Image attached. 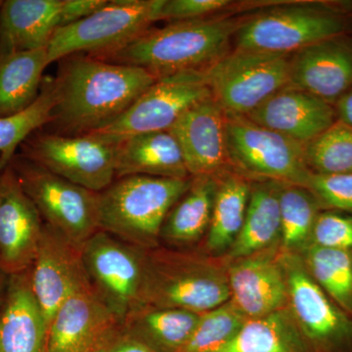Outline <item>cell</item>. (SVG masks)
Instances as JSON below:
<instances>
[{
  "mask_svg": "<svg viewBox=\"0 0 352 352\" xmlns=\"http://www.w3.org/2000/svg\"><path fill=\"white\" fill-rule=\"evenodd\" d=\"M63 60L54 80L56 104L50 122L72 136L108 126L157 80L139 67L89 55Z\"/></svg>",
  "mask_w": 352,
  "mask_h": 352,
  "instance_id": "obj_1",
  "label": "cell"
},
{
  "mask_svg": "<svg viewBox=\"0 0 352 352\" xmlns=\"http://www.w3.org/2000/svg\"><path fill=\"white\" fill-rule=\"evenodd\" d=\"M242 20L217 15L171 22L161 29L147 30L119 50L92 57L139 67L157 78L189 69H205L230 52Z\"/></svg>",
  "mask_w": 352,
  "mask_h": 352,
  "instance_id": "obj_2",
  "label": "cell"
},
{
  "mask_svg": "<svg viewBox=\"0 0 352 352\" xmlns=\"http://www.w3.org/2000/svg\"><path fill=\"white\" fill-rule=\"evenodd\" d=\"M227 266L199 249L146 250L139 302L205 314L230 300Z\"/></svg>",
  "mask_w": 352,
  "mask_h": 352,
  "instance_id": "obj_3",
  "label": "cell"
},
{
  "mask_svg": "<svg viewBox=\"0 0 352 352\" xmlns=\"http://www.w3.org/2000/svg\"><path fill=\"white\" fill-rule=\"evenodd\" d=\"M191 183L192 177L119 178L99 193V230L140 249L160 247L164 219Z\"/></svg>",
  "mask_w": 352,
  "mask_h": 352,
  "instance_id": "obj_4",
  "label": "cell"
},
{
  "mask_svg": "<svg viewBox=\"0 0 352 352\" xmlns=\"http://www.w3.org/2000/svg\"><path fill=\"white\" fill-rule=\"evenodd\" d=\"M347 32H352V2H289L243 18L234 50L292 54Z\"/></svg>",
  "mask_w": 352,
  "mask_h": 352,
  "instance_id": "obj_5",
  "label": "cell"
},
{
  "mask_svg": "<svg viewBox=\"0 0 352 352\" xmlns=\"http://www.w3.org/2000/svg\"><path fill=\"white\" fill-rule=\"evenodd\" d=\"M210 96L204 69L164 76L157 78L117 120L85 135L117 146L139 134L168 131L188 109Z\"/></svg>",
  "mask_w": 352,
  "mask_h": 352,
  "instance_id": "obj_6",
  "label": "cell"
},
{
  "mask_svg": "<svg viewBox=\"0 0 352 352\" xmlns=\"http://www.w3.org/2000/svg\"><path fill=\"white\" fill-rule=\"evenodd\" d=\"M289 55L233 50L204 69L227 115L247 116L289 85Z\"/></svg>",
  "mask_w": 352,
  "mask_h": 352,
  "instance_id": "obj_7",
  "label": "cell"
},
{
  "mask_svg": "<svg viewBox=\"0 0 352 352\" xmlns=\"http://www.w3.org/2000/svg\"><path fill=\"white\" fill-rule=\"evenodd\" d=\"M229 168L251 182L274 180L305 186L310 171L303 145L254 124L245 116L226 113Z\"/></svg>",
  "mask_w": 352,
  "mask_h": 352,
  "instance_id": "obj_8",
  "label": "cell"
},
{
  "mask_svg": "<svg viewBox=\"0 0 352 352\" xmlns=\"http://www.w3.org/2000/svg\"><path fill=\"white\" fill-rule=\"evenodd\" d=\"M46 224L83 245L98 232L99 193L69 182L16 154L10 162Z\"/></svg>",
  "mask_w": 352,
  "mask_h": 352,
  "instance_id": "obj_9",
  "label": "cell"
},
{
  "mask_svg": "<svg viewBox=\"0 0 352 352\" xmlns=\"http://www.w3.org/2000/svg\"><path fill=\"white\" fill-rule=\"evenodd\" d=\"M155 0H113L91 15L55 32L47 48L50 65L85 52L99 56L119 50L149 30Z\"/></svg>",
  "mask_w": 352,
  "mask_h": 352,
  "instance_id": "obj_10",
  "label": "cell"
},
{
  "mask_svg": "<svg viewBox=\"0 0 352 352\" xmlns=\"http://www.w3.org/2000/svg\"><path fill=\"white\" fill-rule=\"evenodd\" d=\"M287 308L311 352H352V316L308 274L298 254L282 252Z\"/></svg>",
  "mask_w": 352,
  "mask_h": 352,
  "instance_id": "obj_11",
  "label": "cell"
},
{
  "mask_svg": "<svg viewBox=\"0 0 352 352\" xmlns=\"http://www.w3.org/2000/svg\"><path fill=\"white\" fill-rule=\"evenodd\" d=\"M23 157L78 186L100 192L113 183L116 146L88 135L31 134L22 145Z\"/></svg>",
  "mask_w": 352,
  "mask_h": 352,
  "instance_id": "obj_12",
  "label": "cell"
},
{
  "mask_svg": "<svg viewBox=\"0 0 352 352\" xmlns=\"http://www.w3.org/2000/svg\"><path fill=\"white\" fill-rule=\"evenodd\" d=\"M146 250L99 230L82 245V258L90 283L120 322L140 305Z\"/></svg>",
  "mask_w": 352,
  "mask_h": 352,
  "instance_id": "obj_13",
  "label": "cell"
},
{
  "mask_svg": "<svg viewBox=\"0 0 352 352\" xmlns=\"http://www.w3.org/2000/svg\"><path fill=\"white\" fill-rule=\"evenodd\" d=\"M32 288L50 325L55 312L72 294L90 286L82 245L44 222L31 267Z\"/></svg>",
  "mask_w": 352,
  "mask_h": 352,
  "instance_id": "obj_14",
  "label": "cell"
},
{
  "mask_svg": "<svg viewBox=\"0 0 352 352\" xmlns=\"http://www.w3.org/2000/svg\"><path fill=\"white\" fill-rule=\"evenodd\" d=\"M43 224L10 163L0 168V267L7 276L32 267Z\"/></svg>",
  "mask_w": 352,
  "mask_h": 352,
  "instance_id": "obj_15",
  "label": "cell"
},
{
  "mask_svg": "<svg viewBox=\"0 0 352 352\" xmlns=\"http://www.w3.org/2000/svg\"><path fill=\"white\" fill-rule=\"evenodd\" d=\"M227 263L229 300L245 318H259L287 307L288 283L280 245Z\"/></svg>",
  "mask_w": 352,
  "mask_h": 352,
  "instance_id": "obj_16",
  "label": "cell"
},
{
  "mask_svg": "<svg viewBox=\"0 0 352 352\" xmlns=\"http://www.w3.org/2000/svg\"><path fill=\"white\" fill-rule=\"evenodd\" d=\"M289 85L335 106L352 88V32L317 41L292 53Z\"/></svg>",
  "mask_w": 352,
  "mask_h": 352,
  "instance_id": "obj_17",
  "label": "cell"
},
{
  "mask_svg": "<svg viewBox=\"0 0 352 352\" xmlns=\"http://www.w3.org/2000/svg\"><path fill=\"white\" fill-rule=\"evenodd\" d=\"M226 113L208 97L188 109L170 127L190 176L221 175L229 168L226 149Z\"/></svg>",
  "mask_w": 352,
  "mask_h": 352,
  "instance_id": "obj_18",
  "label": "cell"
},
{
  "mask_svg": "<svg viewBox=\"0 0 352 352\" xmlns=\"http://www.w3.org/2000/svg\"><path fill=\"white\" fill-rule=\"evenodd\" d=\"M78 21L73 0H6L0 6V56L46 48Z\"/></svg>",
  "mask_w": 352,
  "mask_h": 352,
  "instance_id": "obj_19",
  "label": "cell"
},
{
  "mask_svg": "<svg viewBox=\"0 0 352 352\" xmlns=\"http://www.w3.org/2000/svg\"><path fill=\"white\" fill-rule=\"evenodd\" d=\"M120 323L90 285L72 294L55 312L47 352H94Z\"/></svg>",
  "mask_w": 352,
  "mask_h": 352,
  "instance_id": "obj_20",
  "label": "cell"
},
{
  "mask_svg": "<svg viewBox=\"0 0 352 352\" xmlns=\"http://www.w3.org/2000/svg\"><path fill=\"white\" fill-rule=\"evenodd\" d=\"M245 117L302 145L338 122L332 104L289 85Z\"/></svg>",
  "mask_w": 352,
  "mask_h": 352,
  "instance_id": "obj_21",
  "label": "cell"
},
{
  "mask_svg": "<svg viewBox=\"0 0 352 352\" xmlns=\"http://www.w3.org/2000/svg\"><path fill=\"white\" fill-rule=\"evenodd\" d=\"M48 325L32 288L31 268L7 280L0 303V352H47Z\"/></svg>",
  "mask_w": 352,
  "mask_h": 352,
  "instance_id": "obj_22",
  "label": "cell"
},
{
  "mask_svg": "<svg viewBox=\"0 0 352 352\" xmlns=\"http://www.w3.org/2000/svg\"><path fill=\"white\" fill-rule=\"evenodd\" d=\"M116 177L189 178L182 150L170 131L139 134L116 146Z\"/></svg>",
  "mask_w": 352,
  "mask_h": 352,
  "instance_id": "obj_23",
  "label": "cell"
},
{
  "mask_svg": "<svg viewBox=\"0 0 352 352\" xmlns=\"http://www.w3.org/2000/svg\"><path fill=\"white\" fill-rule=\"evenodd\" d=\"M217 177L194 176L191 186L171 208L161 230V245L177 250L197 249L207 235Z\"/></svg>",
  "mask_w": 352,
  "mask_h": 352,
  "instance_id": "obj_24",
  "label": "cell"
},
{
  "mask_svg": "<svg viewBox=\"0 0 352 352\" xmlns=\"http://www.w3.org/2000/svg\"><path fill=\"white\" fill-rule=\"evenodd\" d=\"M283 184L274 180L252 182L244 223L239 235L223 256L227 261L245 258L280 245L279 197Z\"/></svg>",
  "mask_w": 352,
  "mask_h": 352,
  "instance_id": "obj_25",
  "label": "cell"
},
{
  "mask_svg": "<svg viewBox=\"0 0 352 352\" xmlns=\"http://www.w3.org/2000/svg\"><path fill=\"white\" fill-rule=\"evenodd\" d=\"M251 180L233 171L217 176L212 220L205 239L197 249L223 258L239 235L251 193Z\"/></svg>",
  "mask_w": 352,
  "mask_h": 352,
  "instance_id": "obj_26",
  "label": "cell"
},
{
  "mask_svg": "<svg viewBox=\"0 0 352 352\" xmlns=\"http://www.w3.org/2000/svg\"><path fill=\"white\" fill-rule=\"evenodd\" d=\"M203 314L140 305L122 322L127 332L156 352H179L198 325Z\"/></svg>",
  "mask_w": 352,
  "mask_h": 352,
  "instance_id": "obj_27",
  "label": "cell"
},
{
  "mask_svg": "<svg viewBox=\"0 0 352 352\" xmlns=\"http://www.w3.org/2000/svg\"><path fill=\"white\" fill-rule=\"evenodd\" d=\"M46 48L0 56V118L17 115L38 99L50 66Z\"/></svg>",
  "mask_w": 352,
  "mask_h": 352,
  "instance_id": "obj_28",
  "label": "cell"
},
{
  "mask_svg": "<svg viewBox=\"0 0 352 352\" xmlns=\"http://www.w3.org/2000/svg\"><path fill=\"white\" fill-rule=\"evenodd\" d=\"M217 352H311L288 308L248 319L239 333Z\"/></svg>",
  "mask_w": 352,
  "mask_h": 352,
  "instance_id": "obj_29",
  "label": "cell"
},
{
  "mask_svg": "<svg viewBox=\"0 0 352 352\" xmlns=\"http://www.w3.org/2000/svg\"><path fill=\"white\" fill-rule=\"evenodd\" d=\"M279 201L280 249L285 254H300L311 244L315 221L323 208L307 187L288 183L282 185Z\"/></svg>",
  "mask_w": 352,
  "mask_h": 352,
  "instance_id": "obj_30",
  "label": "cell"
},
{
  "mask_svg": "<svg viewBox=\"0 0 352 352\" xmlns=\"http://www.w3.org/2000/svg\"><path fill=\"white\" fill-rule=\"evenodd\" d=\"M298 256L326 295L352 316V251L310 245Z\"/></svg>",
  "mask_w": 352,
  "mask_h": 352,
  "instance_id": "obj_31",
  "label": "cell"
},
{
  "mask_svg": "<svg viewBox=\"0 0 352 352\" xmlns=\"http://www.w3.org/2000/svg\"><path fill=\"white\" fill-rule=\"evenodd\" d=\"M55 104L54 82L44 78L41 94L31 107L17 115L0 118V168L10 163L25 139L51 122Z\"/></svg>",
  "mask_w": 352,
  "mask_h": 352,
  "instance_id": "obj_32",
  "label": "cell"
},
{
  "mask_svg": "<svg viewBox=\"0 0 352 352\" xmlns=\"http://www.w3.org/2000/svg\"><path fill=\"white\" fill-rule=\"evenodd\" d=\"M308 170L318 175L352 173V127L337 122L303 145Z\"/></svg>",
  "mask_w": 352,
  "mask_h": 352,
  "instance_id": "obj_33",
  "label": "cell"
},
{
  "mask_svg": "<svg viewBox=\"0 0 352 352\" xmlns=\"http://www.w3.org/2000/svg\"><path fill=\"white\" fill-rule=\"evenodd\" d=\"M247 320L228 300L201 314L195 330L179 352H217L239 333Z\"/></svg>",
  "mask_w": 352,
  "mask_h": 352,
  "instance_id": "obj_34",
  "label": "cell"
},
{
  "mask_svg": "<svg viewBox=\"0 0 352 352\" xmlns=\"http://www.w3.org/2000/svg\"><path fill=\"white\" fill-rule=\"evenodd\" d=\"M314 193L323 210L352 214V173H310L305 186Z\"/></svg>",
  "mask_w": 352,
  "mask_h": 352,
  "instance_id": "obj_35",
  "label": "cell"
},
{
  "mask_svg": "<svg viewBox=\"0 0 352 352\" xmlns=\"http://www.w3.org/2000/svg\"><path fill=\"white\" fill-rule=\"evenodd\" d=\"M230 0H155L154 20L171 22L212 17L235 6Z\"/></svg>",
  "mask_w": 352,
  "mask_h": 352,
  "instance_id": "obj_36",
  "label": "cell"
},
{
  "mask_svg": "<svg viewBox=\"0 0 352 352\" xmlns=\"http://www.w3.org/2000/svg\"><path fill=\"white\" fill-rule=\"evenodd\" d=\"M310 245L352 251V214L321 210L315 221Z\"/></svg>",
  "mask_w": 352,
  "mask_h": 352,
  "instance_id": "obj_37",
  "label": "cell"
},
{
  "mask_svg": "<svg viewBox=\"0 0 352 352\" xmlns=\"http://www.w3.org/2000/svg\"><path fill=\"white\" fill-rule=\"evenodd\" d=\"M94 352H156L127 332L122 323L109 333Z\"/></svg>",
  "mask_w": 352,
  "mask_h": 352,
  "instance_id": "obj_38",
  "label": "cell"
},
{
  "mask_svg": "<svg viewBox=\"0 0 352 352\" xmlns=\"http://www.w3.org/2000/svg\"><path fill=\"white\" fill-rule=\"evenodd\" d=\"M338 122L352 127V88L335 104Z\"/></svg>",
  "mask_w": 352,
  "mask_h": 352,
  "instance_id": "obj_39",
  "label": "cell"
},
{
  "mask_svg": "<svg viewBox=\"0 0 352 352\" xmlns=\"http://www.w3.org/2000/svg\"><path fill=\"white\" fill-rule=\"evenodd\" d=\"M7 280H8V276L0 267V303H1L2 298H3L4 293H6Z\"/></svg>",
  "mask_w": 352,
  "mask_h": 352,
  "instance_id": "obj_40",
  "label": "cell"
},
{
  "mask_svg": "<svg viewBox=\"0 0 352 352\" xmlns=\"http://www.w3.org/2000/svg\"><path fill=\"white\" fill-rule=\"evenodd\" d=\"M1 2H2V1H0V6H1Z\"/></svg>",
  "mask_w": 352,
  "mask_h": 352,
  "instance_id": "obj_41",
  "label": "cell"
}]
</instances>
